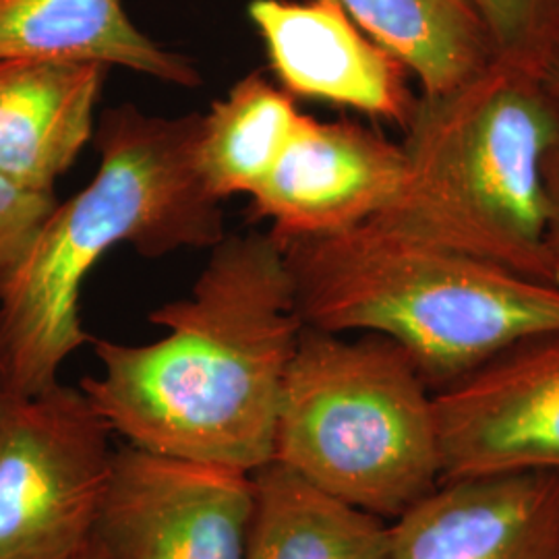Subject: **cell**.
I'll use <instances>...</instances> for the list:
<instances>
[{"mask_svg": "<svg viewBox=\"0 0 559 559\" xmlns=\"http://www.w3.org/2000/svg\"><path fill=\"white\" fill-rule=\"evenodd\" d=\"M147 344L94 338L81 392L127 443L253 473L272 460L282 385L302 321L278 240L233 235L191 295L150 313Z\"/></svg>", "mask_w": 559, "mask_h": 559, "instance_id": "1", "label": "cell"}, {"mask_svg": "<svg viewBox=\"0 0 559 559\" xmlns=\"http://www.w3.org/2000/svg\"><path fill=\"white\" fill-rule=\"evenodd\" d=\"M201 115H145L131 104L102 115L100 166L78 195L50 210L17 261L0 274V390L34 396L92 344L81 321L83 282L117 245L143 258L214 249L222 201L198 168Z\"/></svg>", "mask_w": 559, "mask_h": 559, "instance_id": "2", "label": "cell"}, {"mask_svg": "<svg viewBox=\"0 0 559 559\" xmlns=\"http://www.w3.org/2000/svg\"><path fill=\"white\" fill-rule=\"evenodd\" d=\"M558 141V102L539 73L496 59L459 87L419 94L399 193L373 221L558 286L545 193Z\"/></svg>", "mask_w": 559, "mask_h": 559, "instance_id": "3", "label": "cell"}, {"mask_svg": "<svg viewBox=\"0 0 559 559\" xmlns=\"http://www.w3.org/2000/svg\"><path fill=\"white\" fill-rule=\"evenodd\" d=\"M280 247L305 328L390 338L433 392L520 340L559 330L558 286L373 218Z\"/></svg>", "mask_w": 559, "mask_h": 559, "instance_id": "4", "label": "cell"}, {"mask_svg": "<svg viewBox=\"0 0 559 559\" xmlns=\"http://www.w3.org/2000/svg\"><path fill=\"white\" fill-rule=\"evenodd\" d=\"M272 460L392 522L441 483L433 390L390 338L302 328L282 385Z\"/></svg>", "mask_w": 559, "mask_h": 559, "instance_id": "5", "label": "cell"}, {"mask_svg": "<svg viewBox=\"0 0 559 559\" xmlns=\"http://www.w3.org/2000/svg\"><path fill=\"white\" fill-rule=\"evenodd\" d=\"M110 436L81 388L0 390V559H71L92 543Z\"/></svg>", "mask_w": 559, "mask_h": 559, "instance_id": "6", "label": "cell"}, {"mask_svg": "<svg viewBox=\"0 0 559 559\" xmlns=\"http://www.w3.org/2000/svg\"><path fill=\"white\" fill-rule=\"evenodd\" d=\"M253 473L124 443L94 540L112 559H245Z\"/></svg>", "mask_w": 559, "mask_h": 559, "instance_id": "7", "label": "cell"}, {"mask_svg": "<svg viewBox=\"0 0 559 559\" xmlns=\"http://www.w3.org/2000/svg\"><path fill=\"white\" fill-rule=\"evenodd\" d=\"M433 402L441 483L559 473V330L503 348Z\"/></svg>", "mask_w": 559, "mask_h": 559, "instance_id": "8", "label": "cell"}, {"mask_svg": "<svg viewBox=\"0 0 559 559\" xmlns=\"http://www.w3.org/2000/svg\"><path fill=\"white\" fill-rule=\"evenodd\" d=\"M404 152L357 120L302 115L270 177L251 195V216L282 242L348 230L396 198Z\"/></svg>", "mask_w": 559, "mask_h": 559, "instance_id": "9", "label": "cell"}, {"mask_svg": "<svg viewBox=\"0 0 559 559\" xmlns=\"http://www.w3.org/2000/svg\"><path fill=\"white\" fill-rule=\"evenodd\" d=\"M247 13L286 94L408 127L419 100L408 67L340 0H251Z\"/></svg>", "mask_w": 559, "mask_h": 559, "instance_id": "10", "label": "cell"}, {"mask_svg": "<svg viewBox=\"0 0 559 559\" xmlns=\"http://www.w3.org/2000/svg\"><path fill=\"white\" fill-rule=\"evenodd\" d=\"M388 559H559V473L440 483L390 522Z\"/></svg>", "mask_w": 559, "mask_h": 559, "instance_id": "11", "label": "cell"}, {"mask_svg": "<svg viewBox=\"0 0 559 559\" xmlns=\"http://www.w3.org/2000/svg\"><path fill=\"white\" fill-rule=\"evenodd\" d=\"M110 67L85 60H0V173L55 195L57 180L96 133Z\"/></svg>", "mask_w": 559, "mask_h": 559, "instance_id": "12", "label": "cell"}, {"mask_svg": "<svg viewBox=\"0 0 559 559\" xmlns=\"http://www.w3.org/2000/svg\"><path fill=\"white\" fill-rule=\"evenodd\" d=\"M102 62L145 78L195 87L193 60L143 34L122 0H0V60Z\"/></svg>", "mask_w": 559, "mask_h": 559, "instance_id": "13", "label": "cell"}, {"mask_svg": "<svg viewBox=\"0 0 559 559\" xmlns=\"http://www.w3.org/2000/svg\"><path fill=\"white\" fill-rule=\"evenodd\" d=\"M390 522L325 493L276 460L253 471L245 559H388Z\"/></svg>", "mask_w": 559, "mask_h": 559, "instance_id": "14", "label": "cell"}, {"mask_svg": "<svg viewBox=\"0 0 559 559\" xmlns=\"http://www.w3.org/2000/svg\"><path fill=\"white\" fill-rule=\"evenodd\" d=\"M353 20L399 57L420 94H443L498 59L473 0H340Z\"/></svg>", "mask_w": 559, "mask_h": 559, "instance_id": "15", "label": "cell"}, {"mask_svg": "<svg viewBox=\"0 0 559 559\" xmlns=\"http://www.w3.org/2000/svg\"><path fill=\"white\" fill-rule=\"evenodd\" d=\"M300 119L295 98L260 73L237 81L201 115L198 168L212 198H251L286 152Z\"/></svg>", "mask_w": 559, "mask_h": 559, "instance_id": "16", "label": "cell"}, {"mask_svg": "<svg viewBox=\"0 0 559 559\" xmlns=\"http://www.w3.org/2000/svg\"><path fill=\"white\" fill-rule=\"evenodd\" d=\"M498 59L539 73L559 36V0H473Z\"/></svg>", "mask_w": 559, "mask_h": 559, "instance_id": "17", "label": "cell"}, {"mask_svg": "<svg viewBox=\"0 0 559 559\" xmlns=\"http://www.w3.org/2000/svg\"><path fill=\"white\" fill-rule=\"evenodd\" d=\"M55 205V195L27 191L0 173V274L17 261Z\"/></svg>", "mask_w": 559, "mask_h": 559, "instance_id": "18", "label": "cell"}, {"mask_svg": "<svg viewBox=\"0 0 559 559\" xmlns=\"http://www.w3.org/2000/svg\"><path fill=\"white\" fill-rule=\"evenodd\" d=\"M545 193H547V245L556 265L559 288V141L545 160Z\"/></svg>", "mask_w": 559, "mask_h": 559, "instance_id": "19", "label": "cell"}, {"mask_svg": "<svg viewBox=\"0 0 559 559\" xmlns=\"http://www.w3.org/2000/svg\"><path fill=\"white\" fill-rule=\"evenodd\" d=\"M540 81L545 83L547 92L551 94V98L558 102L559 106V36L558 40L554 41L547 59L543 62L539 71Z\"/></svg>", "mask_w": 559, "mask_h": 559, "instance_id": "20", "label": "cell"}, {"mask_svg": "<svg viewBox=\"0 0 559 559\" xmlns=\"http://www.w3.org/2000/svg\"><path fill=\"white\" fill-rule=\"evenodd\" d=\"M71 559H112L104 549H102L100 545L96 543V540L92 539V543L80 551L78 556H73Z\"/></svg>", "mask_w": 559, "mask_h": 559, "instance_id": "21", "label": "cell"}]
</instances>
